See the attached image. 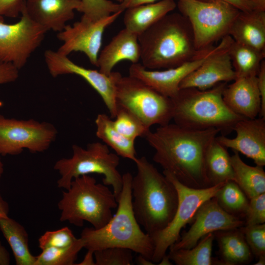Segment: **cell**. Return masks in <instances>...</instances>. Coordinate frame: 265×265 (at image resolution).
I'll return each mask as SVG.
<instances>
[{"label": "cell", "mask_w": 265, "mask_h": 265, "mask_svg": "<svg viewBox=\"0 0 265 265\" xmlns=\"http://www.w3.org/2000/svg\"><path fill=\"white\" fill-rule=\"evenodd\" d=\"M221 132L215 128L194 130L175 123L159 126L145 136L154 149V161L184 185L194 188L211 186L206 171L208 149Z\"/></svg>", "instance_id": "1"}, {"label": "cell", "mask_w": 265, "mask_h": 265, "mask_svg": "<svg viewBox=\"0 0 265 265\" xmlns=\"http://www.w3.org/2000/svg\"><path fill=\"white\" fill-rule=\"evenodd\" d=\"M134 162L137 173L131 184L132 210L138 224L151 236L172 219L177 209L178 192L146 157L137 158Z\"/></svg>", "instance_id": "2"}, {"label": "cell", "mask_w": 265, "mask_h": 265, "mask_svg": "<svg viewBox=\"0 0 265 265\" xmlns=\"http://www.w3.org/2000/svg\"><path fill=\"white\" fill-rule=\"evenodd\" d=\"M142 65L150 70H163L179 66L196 57L192 27L180 13L164 16L138 36Z\"/></svg>", "instance_id": "3"}, {"label": "cell", "mask_w": 265, "mask_h": 265, "mask_svg": "<svg viewBox=\"0 0 265 265\" xmlns=\"http://www.w3.org/2000/svg\"><path fill=\"white\" fill-rule=\"evenodd\" d=\"M123 186L117 200L116 213L99 229L85 228L80 234L84 248L94 253L109 247H122L138 253L151 261L154 246L151 237L140 228L132 210L129 172L122 175Z\"/></svg>", "instance_id": "4"}, {"label": "cell", "mask_w": 265, "mask_h": 265, "mask_svg": "<svg viewBox=\"0 0 265 265\" xmlns=\"http://www.w3.org/2000/svg\"><path fill=\"white\" fill-rule=\"evenodd\" d=\"M226 84L221 82L205 90L180 89L171 98L175 123L194 130H232L235 124L244 118L233 112L223 101L222 93Z\"/></svg>", "instance_id": "5"}, {"label": "cell", "mask_w": 265, "mask_h": 265, "mask_svg": "<svg viewBox=\"0 0 265 265\" xmlns=\"http://www.w3.org/2000/svg\"><path fill=\"white\" fill-rule=\"evenodd\" d=\"M57 206L60 221L82 227L86 221L97 229L111 219L112 210L117 207L118 202L107 186L84 175L73 180L70 187L63 191Z\"/></svg>", "instance_id": "6"}, {"label": "cell", "mask_w": 265, "mask_h": 265, "mask_svg": "<svg viewBox=\"0 0 265 265\" xmlns=\"http://www.w3.org/2000/svg\"><path fill=\"white\" fill-rule=\"evenodd\" d=\"M72 149L71 157L61 159L54 165V169L60 175L58 187L66 190L76 178L92 173L102 174L103 184L112 187L117 201L123 186L122 175L117 169L119 156L111 153L106 144L99 142L88 144L85 149L74 144Z\"/></svg>", "instance_id": "7"}, {"label": "cell", "mask_w": 265, "mask_h": 265, "mask_svg": "<svg viewBox=\"0 0 265 265\" xmlns=\"http://www.w3.org/2000/svg\"><path fill=\"white\" fill-rule=\"evenodd\" d=\"M179 13L190 23L196 50L201 52L228 35L240 11L221 0H178Z\"/></svg>", "instance_id": "8"}, {"label": "cell", "mask_w": 265, "mask_h": 265, "mask_svg": "<svg viewBox=\"0 0 265 265\" xmlns=\"http://www.w3.org/2000/svg\"><path fill=\"white\" fill-rule=\"evenodd\" d=\"M115 100L117 106L129 110L149 128L169 124L173 118L171 98L129 75H122L118 80Z\"/></svg>", "instance_id": "9"}, {"label": "cell", "mask_w": 265, "mask_h": 265, "mask_svg": "<svg viewBox=\"0 0 265 265\" xmlns=\"http://www.w3.org/2000/svg\"><path fill=\"white\" fill-rule=\"evenodd\" d=\"M162 173L175 186L178 192V203L174 216L167 226L150 236L154 246L151 259L154 263L159 262L168 249L179 239L182 229L192 222L198 208L214 197L226 182L205 188H194L184 185L166 171H163Z\"/></svg>", "instance_id": "10"}, {"label": "cell", "mask_w": 265, "mask_h": 265, "mask_svg": "<svg viewBox=\"0 0 265 265\" xmlns=\"http://www.w3.org/2000/svg\"><path fill=\"white\" fill-rule=\"evenodd\" d=\"M57 133L51 123L8 118L0 114V156L17 155L24 149L32 153L44 152Z\"/></svg>", "instance_id": "11"}, {"label": "cell", "mask_w": 265, "mask_h": 265, "mask_svg": "<svg viewBox=\"0 0 265 265\" xmlns=\"http://www.w3.org/2000/svg\"><path fill=\"white\" fill-rule=\"evenodd\" d=\"M21 14L19 20L12 24L0 19V63L12 64L19 70L40 46L47 32L31 19L24 7Z\"/></svg>", "instance_id": "12"}, {"label": "cell", "mask_w": 265, "mask_h": 265, "mask_svg": "<svg viewBox=\"0 0 265 265\" xmlns=\"http://www.w3.org/2000/svg\"><path fill=\"white\" fill-rule=\"evenodd\" d=\"M122 13H115L97 21L82 16L72 26L67 25L58 33L57 38L62 44L56 51L66 56L72 52H81L97 67L104 32Z\"/></svg>", "instance_id": "13"}, {"label": "cell", "mask_w": 265, "mask_h": 265, "mask_svg": "<svg viewBox=\"0 0 265 265\" xmlns=\"http://www.w3.org/2000/svg\"><path fill=\"white\" fill-rule=\"evenodd\" d=\"M45 61L53 77L66 74H74L84 79L101 96L107 107L110 117L114 118L117 111L115 100L116 85L122 76L118 72H112L107 75L99 71L88 69L78 65L68 56L57 51L46 50Z\"/></svg>", "instance_id": "14"}, {"label": "cell", "mask_w": 265, "mask_h": 265, "mask_svg": "<svg viewBox=\"0 0 265 265\" xmlns=\"http://www.w3.org/2000/svg\"><path fill=\"white\" fill-rule=\"evenodd\" d=\"M225 41L226 38H223L216 47L212 46L202 51L194 58L172 68L150 70L142 64L132 63L129 69V75L139 79L163 96L173 98L179 92L182 81L220 49Z\"/></svg>", "instance_id": "15"}, {"label": "cell", "mask_w": 265, "mask_h": 265, "mask_svg": "<svg viewBox=\"0 0 265 265\" xmlns=\"http://www.w3.org/2000/svg\"><path fill=\"white\" fill-rule=\"evenodd\" d=\"M189 229L169 247L170 251L194 247L203 237L219 230L240 228L244 220L224 211L214 197L208 200L198 208Z\"/></svg>", "instance_id": "16"}, {"label": "cell", "mask_w": 265, "mask_h": 265, "mask_svg": "<svg viewBox=\"0 0 265 265\" xmlns=\"http://www.w3.org/2000/svg\"><path fill=\"white\" fill-rule=\"evenodd\" d=\"M233 41L230 36H227L224 45L186 76L181 82L180 89L195 88L205 90L219 83L235 80L236 76L228 52Z\"/></svg>", "instance_id": "17"}, {"label": "cell", "mask_w": 265, "mask_h": 265, "mask_svg": "<svg viewBox=\"0 0 265 265\" xmlns=\"http://www.w3.org/2000/svg\"><path fill=\"white\" fill-rule=\"evenodd\" d=\"M232 130L235 138L216 136V140L226 148L241 153L252 159L257 165H265V118H243L238 121Z\"/></svg>", "instance_id": "18"}, {"label": "cell", "mask_w": 265, "mask_h": 265, "mask_svg": "<svg viewBox=\"0 0 265 265\" xmlns=\"http://www.w3.org/2000/svg\"><path fill=\"white\" fill-rule=\"evenodd\" d=\"M28 15L47 31L60 32L72 20L75 11L81 12V0H25Z\"/></svg>", "instance_id": "19"}, {"label": "cell", "mask_w": 265, "mask_h": 265, "mask_svg": "<svg viewBox=\"0 0 265 265\" xmlns=\"http://www.w3.org/2000/svg\"><path fill=\"white\" fill-rule=\"evenodd\" d=\"M222 97L233 112L244 118L254 119L260 115L261 100L257 76L236 79L225 86Z\"/></svg>", "instance_id": "20"}, {"label": "cell", "mask_w": 265, "mask_h": 265, "mask_svg": "<svg viewBox=\"0 0 265 265\" xmlns=\"http://www.w3.org/2000/svg\"><path fill=\"white\" fill-rule=\"evenodd\" d=\"M138 37L126 28L120 30L100 52L97 64L99 71L109 75L120 61L138 63L141 56Z\"/></svg>", "instance_id": "21"}, {"label": "cell", "mask_w": 265, "mask_h": 265, "mask_svg": "<svg viewBox=\"0 0 265 265\" xmlns=\"http://www.w3.org/2000/svg\"><path fill=\"white\" fill-rule=\"evenodd\" d=\"M228 35L237 42L265 52V11H241Z\"/></svg>", "instance_id": "22"}, {"label": "cell", "mask_w": 265, "mask_h": 265, "mask_svg": "<svg viewBox=\"0 0 265 265\" xmlns=\"http://www.w3.org/2000/svg\"><path fill=\"white\" fill-rule=\"evenodd\" d=\"M177 7L174 0H160L126 9L125 28L138 36Z\"/></svg>", "instance_id": "23"}, {"label": "cell", "mask_w": 265, "mask_h": 265, "mask_svg": "<svg viewBox=\"0 0 265 265\" xmlns=\"http://www.w3.org/2000/svg\"><path fill=\"white\" fill-rule=\"evenodd\" d=\"M218 247L220 265H239L250 263L253 255L239 228L213 233Z\"/></svg>", "instance_id": "24"}, {"label": "cell", "mask_w": 265, "mask_h": 265, "mask_svg": "<svg viewBox=\"0 0 265 265\" xmlns=\"http://www.w3.org/2000/svg\"><path fill=\"white\" fill-rule=\"evenodd\" d=\"M0 230L8 243L17 265H35L36 256L28 246V235L25 228L8 216H0Z\"/></svg>", "instance_id": "25"}, {"label": "cell", "mask_w": 265, "mask_h": 265, "mask_svg": "<svg viewBox=\"0 0 265 265\" xmlns=\"http://www.w3.org/2000/svg\"><path fill=\"white\" fill-rule=\"evenodd\" d=\"M111 118L100 113L95 120L96 135L105 144L112 148L118 156L135 162L137 158L134 140L124 136L114 126Z\"/></svg>", "instance_id": "26"}, {"label": "cell", "mask_w": 265, "mask_h": 265, "mask_svg": "<svg viewBox=\"0 0 265 265\" xmlns=\"http://www.w3.org/2000/svg\"><path fill=\"white\" fill-rule=\"evenodd\" d=\"M231 159L234 181L248 199L265 193V172L263 166L247 164L236 151H234Z\"/></svg>", "instance_id": "27"}, {"label": "cell", "mask_w": 265, "mask_h": 265, "mask_svg": "<svg viewBox=\"0 0 265 265\" xmlns=\"http://www.w3.org/2000/svg\"><path fill=\"white\" fill-rule=\"evenodd\" d=\"M206 174L211 186L235 181L231 156L215 139L210 146L205 161Z\"/></svg>", "instance_id": "28"}, {"label": "cell", "mask_w": 265, "mask_h": 265, "mask_svg": "<svg viewBox=\"0 0 265 265\" xmlns=\"http://www.w3.org/2000/svg\"><path fill=\"white\" fill-rule=\"evenodd\" d=\"M228 52L230 55L236 79L257 76L265 52L234 40Z\"/></svg>", "instance_id": "29"}, {"label": "cell", "mask_w": 265, "mask_h": 265, "mask_svg": "<svg viewBox=\"0 0 265 265\" xmlns=\"http://www.w3.org/2000/svg\"><path fill=\"white\" fill-rule=\"evenodd\" d=\"M213 233L203 237L193 247L170 251L168 256L177 265H220L219 260L212 257Z\"/></svg>", "instance_id": "30"}, {"label": "cell", "mask_w": 265, "mask_h": 265, "mask_svg": "<svg viewBox=\"0 0 265 265\" xmlns=\"http://www.w3.org/2000/svg\"><path fill=\"white\" fill-rule=\"evenodd\" d=\"M214 197L219 206L226 212L241 219L244 218L249 200L235 181L226 182Z\"/></svg>", "instance_id": "31"}, {"label": "cell", "mask_w": 265, "mask_h": 265, "mask_svg": "<svg viewBox=\"0 0 265 265\" xmlns=\"http://www.w3.org/2000/svg\"><path fill=\"white\" fill-rule=\"evenodd\" d=\"M84 248L83 241L79 238L72 245L63 248H48L36 256L35 265H74L78 255Z\"/></svg>", "instance_id": "32"}, {"label": "cell", "mask_w": 265, "mask_h": 265, "mask_svg": "<svg viewBox=\"0 0 265 265\" xmlns=\"http://www.w3.org/2000/svg\"><path fill=\"white\" fill-rule=\"evenodd\" d=\"M113 120L114 127L124 136L135 141L144 137L150 130L138 117L126 108L117 106V111Z\"/></svg>", "instance_id": "33"}, {"label": "cell", "mask_w": 265, "mask_h": 265, "mask_svg": "<svg viewBox=\"0 0 265 265\" xmlns=\"http://www.w3.org/2000/svg\"><path fill=\"white\" fill-rule=\"evenodd\" d=\"M82 17L97 21L119 12H123L120 3L110 0H81Z\"/></svg>", "instance_id": "34"}, {"label": "cell", "mask_w": 265, "mask_h": 265, "mask_svg": "<svg viewBox=\"0 0 265 265\" xmlns=\"http://www.w3.org/2000/svg\"><path fill=\"white\" fill-rule=\"evenodd\" d=\"M132 251L122 247H109L94 252L95 265H133Z\"/></svg>", "instance_id": "35"}, {"label": "cell", "mask_w": 265, "mask_h": 265, "mask_svg": "<svg viewBox=\"0 0 265 265\" xmlns=\"http://www.w3.org/2000/svg\"><path fill=\"white\" fill-rule=\"evenodd\" d=\"M77 239L72 230L66 226L56 230L46 231L38 238V246L41 250L66 247L72 245Z\"/></svg>", "instance_id": "36"}, {"label": "cell", "mask_w": 265, "mask_h": 265, "mask_svg": "<svg viewBox=\"0 0 265 265\" xmlns=\"http://www.w3.org/2000/svg\"><path fill=\"white\" fill-rule=\"evenodd\" d=\"M239 229L253 255L257 258L265 256V224L244 225Z\"/></svg>", "instance_id": "37"}, {"label": "cell", "mask_w": 265, "mask_h": 265, "mask_svg": "<svg viewBox=\"0 0 265 265\" xmlns=\"http://www.w3.org/2000/svg\"><path fill=\"white\" fill-rule=\"evenodd\" d=\"M244 219V225L265 223V193L249 199Z\"/></svg>", "instance_id": "38"}, {"label": "cell", "mask_w": 265, "mask_h": 265, "mask_svg": "<svg viewBox=\"0 0 265 265\" xmlns=\"http://www.w3.org/2000/svg\"><path fill=\"white\" fill-rule=\"evenodd\" d=\"M25 0H0V19L16 18L21 14Z\"/></svg>", "instance_id": "39"}, {"label": "cell", "mask_w": 265, "mask_h": 265, "mask_svg": "<svg viewBox=\"0 0 265 265\" xmlns=\"http://www.w3.org/2000/svg\"><path fill=\"white\" fill-rule=\"evenodd\" d=\"M19 70L12 64L0 63V84L16 80L19 76Z\"/></svg>", "instance_id": "40"}, {"label": "cell", "mask_w": 265, "mask_h": 265, "mask_svg": "<svg viewBox=\"0 0 265 265\" xmlns=\"http://www.w3.org/2000/svg\"><path fill=\"white\" fill-rule=\"evenodd\" d=\"M257 86L261 100L260 117L265 118V61L264 59L257 75Z\"/></svg>", "instance_id": "41"}, {"label": "cell", "mask_w": 265, "mask_h": 265, "mask_svg": "<svg viewBox=\"0 0 265 265\" xmlns=\"http://www.w3.org/2000/svg\"><path fill=\"white\" fill-rule=\"evenodd\" d=\"M204 1L221 0L233 5L241 11H248L253 10L252 5L246 0H199Z\"/></svg>", "instance_id": "42"}, {"label": "cell", "mask_w": 265, "mask_h": 265, "mask_svg": "<svg viewBox=\"0 0 265 265\" xmlns=\"http://www.w3.org/2000/svg\"><path fill=\"white\" fill-rule=\"evenodd\" d=\"M160 0H122L120 3L121 9L124 11L126 9L135 6L155 2Z\"/></svg>", "instance_id": "43"}, {"label": "cell", "mask_w": 265, "mask_h": 265, "mask_svg": "<svg viewBox=\"0 0 265 265\" xmlns=\"http://www.w3.org/2000/svg\"><path fill=\"white\" fill-rule=\"evenodd\" d=\"M10 264L9 253L0 241V265H9Z\"/></svg>", "instance_id": "44"}, {"label": "cell", "mask_w": 265, "mask_h": 265, "mask_svg": "<svg viewBox=\"0 0 265 265\" xmlns=\"http://www.w3.org/2000/svg\"><path fill=\"white\" fill-rule=\"evenodd\" d=\"M9 212V204L0 194V216H8Z\"/></svg>", "instance_id": "45"}, {"label": "cell", "mask_w": 265, "mask_h": 265, "mask_svg": "<svg viewBox=\"0 0 265 265\" xmlns=\"http://www.w3.org/2000/svg\"><path fill=\"white\" fill-rule=\"evenodd\" d=\"M252 6L253 10L265 11V0H246Z\"/></svg>", "instance_id": "46"}, {"label": "cell", "mask_w": 265, "mask_h": 265, "mask_svg": "<svg viewBox=\"0 0 265 265\" xmlns=\"http://www.w3.org/2000/svg\"><path fill=\"white\" fill-rule=\"evenodd\" d=\"M94 253L89 251H87L83 260L77 265H95V260H94Z\"/></svg>", "instance_id": "47"}, {"label": "cell", "mask_w": 265, "mask_h": 265, "mask_svg": "<svg viewBox=\"0 0 265 265\" xmlns=\"http://www.w3.org/2000/svg\"><path fill=\"white\" fill-rule=\"evenodd\" d=\"M136 260L137 264L140 265H153L155 264L152 261L148 260L141 255H139Z\"/></svg>", "instance_id": "48"}, {"label": "cell", "mask_w": 265, "mask_h": 265, "mask_svg": "<svg viewBox=\"0 0 265 265\" xmlns=\"http://www.w3.org/2000/svg\"><path fill=\"white\" fill-rule=\"evenodd\" d=\"M170 261L168 256L165 254L163 256L158 264L159 265H171L172 264Z\"/></svg>", "instance_id": "49"}, {"label": "cell", "mask_w": 265, "mask_h": 265, "mask_svg": "<svg viewBox=\"0 0 265 265\" xmlns=\"http://www.w3.org/2000/svg\"><path fill=\"white\" fill-rule=\"evenodd\" d=\"M258 261L254 264L255 265H265V256L259 257L258 258Z\"/></svg>", "instance_id": "50"}, {"label": "cell", "mask_w": 265, "mask_h": 265, "mask_svg": "<svg viewBox=\"0 0 265 265\" xmlns=\"http://www.w3.org/2000/svg\"><path fill=\"white\" fill-rule=\"evenodd\" d=\"M3 172H4L3 164L1 161L0 156V178L2 177Z\"/></svg>", "instance_id": "51"}, {"label": "cell", "mask_w": 265, "mask_h": 265, "mask_svg": "<svg viewBox=\"0 0 265 265\" xmlns=\"http://www.w3.org/2000/svg\"><path fill=\"white\" fill-rule=\"evenodd\" d=\"M116 0V1H118V2L120 3L122 1V0Z\"/></svg>", "instance_id": "52"}]
</instances>
